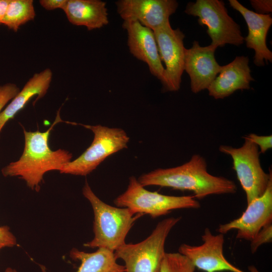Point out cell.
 <instances>
[{"mask_svg":"<svg viewBox=\"0 0 272 272\" xmlns=\"http://www.w3.org/2000/svg\"><path fill=\"white\" fill-rule=\"evenodd\" d=\"M138 180L144 187L156 185L189 190L198 199L212 194H233L237 189L232 180L210 174L206 160L198 154L192 155L189 161L180 166L158 168L144 174Z\"/></svg>","mask_w":272,"mask_h":272,"instance_id":"6da1fadb","label":"cell"},{"mask_svg":"<svg viewBox=\"0 0 272 272\" xmlns=\"http://www.w3.org/2000/svg\"><path fill=\"white\" fill-rule=\"evenodd\" d=\"M62 121L58 112L55 121L44 132L28 131L23 128L25 146L23 154L18 160L2 169L3 176L19 177L29 188L38 191L45 173L61 170L71 161L72 154L63 149L51 150L48 146V139L53 126Z\"/></svg>","mask_w":272,"mask_h":272,"instance_id":"7a4b0ae2","label":"cell"},{"mask_svg":"<svg viewBox=\"0 0 272 272\" xmlns=\"http://www.w3.org/2000/svg\"><path fill=\"white\" fill-rule=\"evenodd\" d=\"M83 194L90 202L94 215V237L84 246L104 248L114 252L125 243L126 236L134 222L144 215L105 203L94 193L87 181L83 188Z\"/></svg>","mask_w":272,"mask_h":272,"instance_id":"3957f363","label":"cell"},{"mask_svg":"<svg viewBox=\"0 0 272 272\" xmlns=\"http://www.w3.org/2000/svg\"><path fill=\"white\" fill-rule=\"evenodd\" d=\"M180 219L181 217L165 219L144 240L136 244L125 243L117 248L114 255L124 262L125 272H160L166 253V240Z\"/></svg>","mask_w":272,"mask_h":272,"instance_id":"277c9868","label":"cell"},{"mask_svg":"<svg viewBox=\"0 0 272 272\" xmlns=\"http://www.w3.org/2000/svg\"><path fill=\"white\" fill-rule=\"evenodd\" d=\"M114 204L126 208L135 214H148L152 218L165 215L181 209H198L200 203L194 196L167 195L147 190L131 176L126 190L114 200Z\"/></svg>","mask_w":272,"mask_h":272,"instance_id":"5b68a950","label":"cell"},{"mask_svg":"<svg viewBox=\"0 0 272 272\" xmlns=\"http://www.w3.org/2000/svg\"><path fill=\"white\" fill-rule=\"evenodd\" d=\"M79 124L93 132V142L78 158L67 163L59 171L60 173L86 176L106 158L127 148L129 138L121 128Z\"/></svg>","mask_w":272,"mask_h":272,"instance_id":"8992f818","label":"cell"},{"mask_svg":"<svg viewBox=\"0 0 272 272\" xmlns=\"http://www.w3.org/2000/svg\"><path fill=\"white\" fill-rule=\"evenodd\" d=\"M185 13L198 17L200 26L208 27L212 39L210 44L216 49L229 44L239 46L243 43L240 26L228 15L223 1L196 0L187 4Z\"/></svg>","mask_w":272,"mask_h":272,"instance_id":"52a82bcc","label":"cell"},{"mask_svg":"<svg viewBox=\"0 0 272 272\" xmlns=\"http://www.w3.org/2000/svg\"><path fill=\"white\" fill-rule=\"evenodd\" d=\"M243 138L244 143L241 147L221 145L219 151L231 157L233 169L245 191L248 204L264 193L272 177V172L270 169L268 174L263 170L258 147L250 140Z\"/></svg>","mask_w":272,"mask_h":272,"instance_id":"ba28073f","label":"cell"},{"mask_svg":"<svg viewBox=\"0 0 272 272\" xmlns=\"http://www.w3.org/2000/svg\"><path fill=\"white\" fill-rule=\"evenodd\" d=\"M161 61L166 67L161 82L164 92L179 90L184 71V34L179 29H173L170 24L153 31Z\"/></svg>","mask_w":272,"mask_h":272,"instance_id":"9c48e42d","label":"cell"},{"mask_svg":"<svg viewBox=\"0 0 272 272\" xmlns=\"http://www.w3.org/2000/svg\"><path fill=\"white\" fill-rule=\"evenodd\" d=\"M201 239L203 242L200 245L182 244L178 249V252L185 256L195 268L205 272H245L231 264L224 256V234L214 235L206 228ZM250 272H259L254 266H250Z\"/></svg>","mask_w":272,"mask_h":272,"instance_id":"30bf717a","label":"cell"},{"mask_svg":"<svg viewBox=\"0 0 272 272\" xmlns=\"http://www.w3.org/2000/svg\"><path fill=\"white\" fill-rule=\"evenodd\" d=\"M272 223V177L264 193L247 204L239 218L220 225L218 232L222 234L237 230L236 238L251 241L267 224Z\"/></svg>","mask_w":272,"mask_h":272,"instance_id":"8fae6325","label":"cell"},{"mask_svg":"<svg viewBox=\"0 0 272 272\" xmlns=\"http://www.w3.org/2000/svg\"><path fill=\"white\" fill-rule=\"evenodd\" d=\"M115 4L123 21L136 20L152 31L170 24L178 6L175 0H120Z\"/></svg>","mask_w":272,"mask_h":272,"instance_id":"7c38bea8","label":"cell"},{"mask_svg":"<svg viewBox=\"0 0 272 272\" xmlns=\"http://www.w3.org/2000/svg\"><path fill=\"white\" fill-rule=\"evenodd\" d=\"M216 48L210 45L200 46L194 41L192 46L184 50V71L190 79L191 91L197 93L208 87L221 72L222 66L215 57Z\"/></svg>","mask_w":272,"mask_h":272,"instance_id":"4fadbf2b","label":"cell"},{"mask_svg":"<svg viewBox=\"0 0 272 272\" xmlns=\"http://www.w3.org/2000/svg\"><path fill=\"white\" fill-rule=\"evenodd\" d=\"M122 27L127 34V45L130 53L145 62L151 74L161 82L165 72L160 59L153 31L136 20L123 21Z\"/></svg>","mask_w":272,"mask_h":272,"instance_id":"5bb4252c","label":"cell"},{"mask_svg":"<svg viewBox=\"0 0 272 272\" xmlns=\"http://www.w3.org/2000/svg\"><path fill=\"white\" fill-rule=\"evenodd\" d=\"M229 4L243 17L248 27V33L244 38L247 47L254 49V63L257 66L264 65V60L272 62V52L266 43L267 32L272 24L269 14H259L249 10L236 0H229Z\"/></svg>","mask_w":272,"mask_h":272,"instance_id":"9a60e30c","label":"cell"},{"mask_svg":"<svg viewBox=\"0 0 272 272\" xmlns=\"http://www.w3.org/2000/svg\"><path fill=\"white\" fill-rule=\"evenodd\" d=\"M254 79L251 75L247 56H236L222 69L208 87L209 95L215 99H224L238 90L249 89Z\"/></svg>","mask_w":272,"mask_h":272,"instance_id":"2e32d148","label":"cell"},{"mask_svg":"<svg viewBox=\"0 0 272 272\" xmlns=\"http://www.w3.org/2000/svg\"><path fill=\"white\" fill-rule=\"evenodd\" d=\"M106 5L100 0H67L63 11L72 24L85 26L91 31L109 23Z\"/></svg>","mask_w":272,"mask_h":272,"instance_id":"e0dca14e","label":"cell"},{"mask_svg":"<svg viewBox=\"0 0 272 272\" xmlns=\"http://www.w3.org/2000/svg\"><path fill=\"white\" fill-rule=\"evenodd\" d=\"M52 77L50 69H46L33 75L25 84L21 91L0 113V132L5 124L26 105L34 96H37L34 104L43 97L49 88Z\"/></svg>","mask_w":272,"mask_h":272,"instance_id":"ac0fdd59","label":"cell"},{"mask_svg":"<svg viewBox=\"0 0 272 272\" xmlns=\"http://www.w3.org/2000/svg\"><path fill=\"white\" fill-rule=\"evenodd\" d=\"M70 257L81 262L76 272H125V266L117 262L114 252L106 248H99L91 253L74 248ZM41 268L42 272H47L43 266Z\"/></svg>","mask_w":272,"mask_h":272,"instance_id":"d6986e66","label":"cell"},{"mask_svg":"<svg viewBox=\"0 0 272 272\" xmlns=\"http://www.w3.org/2000/svg\"><path fill=\"white\" fill-rule=\"evenodd\" d=\"M35 17L32 0H10L2 24L17 32L21 26L34 20Z\"/></svg>","mask_w":272,"mask_h":272,"instance_id":"ffe728a7","label":"cell"},{"mask_svg":"<svg viewBox=\"0 0 272 272\" xmlns=\"http://www.w3.org/2000/svg\"><path fill=\"white\" fill-rule=\"evenodd\" d=\"M195 267L184 255L176 253H165L160 272H194Z\"/></svg>","mask_w":272,"mask_h":272,"instance_id":"44dd1931","label":"cell"},{"mask_svg":"<svg viewBox=\"0 0 272 272\" xmlns=\"http://www.w3.org/2000/svg\"><path fill=\"white\" fill-rule=\"evenodd\" d=\"M271 240L272 224L270 223L264 226L251 241L250 248L252 253H255L261 245L271 242Z\"/></svg>","mask_w":272,"mask_h":272,"instance_id":"7402d4cb","label":"cell"},{"mask_svg":"<svg viewBox=\"0 0 272 272\" xmlns=\"http://www.w3.org/2000/svg\"><path fill=\"white\" fill-rule=\"evenodd\" d=\"M19 88L15 84L8 83L0 86V113L2 109L19 92Z\"/></svg>","mask_w":272,"mask_h":272,"instance_id":"603a6c76","label":"cell"},{"mask_svg":"<svg viewBox=\"0 0 272 272\" xmlns=\"http://www.w3.org/2000/svg\"><path fill=\"white\" fill-rule=\"evenodd\" d=\"M252 143H254L260 148V153H264L272 148V136L258 135L255 133H250L243 137Z\"/></svg>","mask_w":272,"mask_h":272,"instance_id":"cb8c5ba5","label":"cell"},{"mask_svg":"<svg viewBox=\"0 0 272 272\" xmlns=\"http://www.w3.org/2000/svg\"><path fill=\"white\" fill-rule=\"evenodd\" d=\"M17 244L15 236L7 226H0V249L4 247H11Z\"/></svg>","mask_w":272,"mask_h":272,"instance_id":"d4e9b609","label":"cell"},{"mask_svg":"<svg viewBox=\"0 0 272 272\" xmlns=\"http://www.w3.org/2000/svg\"><path fill=\"white\" fill-rule=\"evenodd\" d=\"M250 2L256 13L267 14L272 11L271 0H250Z\"/></svg>","mask_w":272,"mask_h":272,"instance_id":"484cf974","label":"cell"},{"mask_svg":"<svg viewBox=\"0 0 272 272\" xmlns=\"http://www.w3.org/2000/svg\"><path fill=\"white\" fill-rule=\"evenodd\" d=\"M67 0H40V5L48 11L54 10L57 9L64 10Z\"/></svg>","mask_w":272,"mask_h":272,"instance_id":"4316f807","label":"cell"},{"mask_svg":"<svg viewBox=\"0 0 272 272\" xmlns=\"http://www.w3.org/2000/svg\"><path fill=\"white\" fill-rule=\"evenodd\" d=\"M10 0H0V25Z\"/></svg>","mask_w":272,"mask_h":272,"instance_id":"83f0119b","label":"cell"},{"mask_svg":"<svg viewBox=\"0 0 272 272\" xmlns=\"http://www.w3.org/2000/svg\"><path fill=\"white\" fill-rule=\"evenodd\" d=\"M5 272H17L15 269L11 267H8L5 271Z\"/></svg>","mask_w":272,"mask_h":272,"instance_id":"f1b7e54d","label":"cell"},{"mask_svg":"<svg viewBox=\"0 0 272 272\" xmlns=\"http://www.w3.org/2000/svg\"><path fill=\"white\" fill-rule=\"evenodd\" d=\"M1 250V249H0Z\"/></svg>","mask_w":272,"mask_h":272,"instance_id":"f546056e","label":"cell"}]
</instances>
